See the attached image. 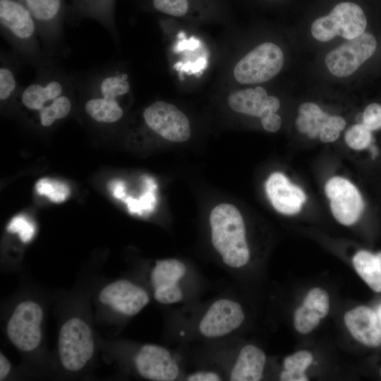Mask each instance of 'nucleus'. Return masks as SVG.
Masks as SVG:
<instances>
[{
    "label": "nucleus",
    "mask_w": 381,
    "mask_h": 381,
    "mask_svg": "<svg viewBox=\"0 0 381 381\" xmlns=\"http://www.w3.org/2000/svg\"><path fill=\"white\" fill-rule=\"evenodd\" d=\"M244 318L239 303L229 299H219L210 306L200 322L199 329L206 337H219L237 329Z\"/></svg>",
    "instance_id": "nucleus-14"
},
{
    "label": "nucleus",
    "mask_w": 381,
    "mask_h": 381,
    "mask_svg": "<svg viewBox=\"0 0 381 381\" xmlns=\"http://www.w3.org/2000/svg\"><path fill=\"white\" fill-rule=\"evenodd\" d=\"M0 28L12 52L23 64L37 68L56 61L44 54L35 21L23 0H0Z\"/></svg>",
    "instance_id": "nucleus-3"
},
{
    "label": "nucleus",
    "mask_w": 381,
    "mask_h": 381,
    "mask_svg": "<svg viewBox=\"0 0 381 381\" xmlns=\"http://www.w3.org/2000/svg\"><path fill=\"white\" fill-rule=\"evenodd\" d=\"M74 74L78 95L83 98V109L90 119L100 124H112L123 117L121 101L131 91L126 73L109 64Z\"/></svg>",
    "instance_id": "nucleus-2"
},
{
    "label": "nucleus",
    "mask_w": 381,
    "mask_h": 381,
    "mask_svg": "<svg viewBox=\"0 0 381 381\" xmlns=\"http://www.w3.org/2000/svg\"><path fill=\"white\" fill-rule=\"evenodd\" d=\"M363 124L371 131L381 128L380 104L372 103L365 107L363 114Z\"/></svg>",
    "instance_id": "nucleus-31"
},
{
    "label": "nucleus",
    "mask_w": 381,
    "mask_h": 381,
    "mask_svg": "<svg viewBox=\"0 0 381 381\" xmlns=\"http://www.w3.org/2000/svg\"><path fill=\"white\" fill-rule=\"evenodd\" d=\"M345 325L360 343L371 347L381 344V327L376 313L370 308L358 306L344 315Z\"/></svg>",
    "instance_id": "nucleus-21"
},
{
    "label": "nucleus",
    "mask_w": 381,
    "mask_h": 381,
    "mask_svg": "<svg viewBox=\"0 0 381 381\" xmlns=\"http://www.w3.org/2000/svg\"><path fill=\"white\" fill-rule=\"evenodd\" d=\"M380 320H381V310H380Z\"/></svg>",
    "instance_id": "nucleus-36"
},
{
    "label": "nucleus",
    "mask_w": 381,
    "mask_h": 381,
    "mask_svg": "<svg viewBox=\"0 0 381 381\" xmlns=\"http://www.w3.org/2000/svg\"><path fill=\"white\" fill-rule=\"evenodd\" d=\"M328 305L320 297L306 296L294 318L296 329L301 334H308L315 329L329 312Z\"/></svg>",
    "instance_id": "nucleus-24"
},
{
    "label": "nucleus",
    "mask_w": 381,
    "mask_h": 381,
    "mask_svg": "<svg viewBox=\"0 0 381 381\" xmlns=\"http://www.w3.org/2000/svg\"><path fill=\"white\" fill-rule=\"evenodd\" d=\"M139 374L155 381H172L179 375V366L169 351L157 345L146 344L135 358Z\"/></svg>",
    "instance_id": "nucleus-16"
},
{
    "label": "nucleus",
    "mask_w": 381,
    "mask_h": 381,
    "mask_svg": "<svg viewBox=\"0 0 381 381\" xmlns=\"http://www.w3.org/2000/svg\"><path fill=\"white\" fill-rule=\"evenodd\" d=\"M284 64V54L279 46L272 42L262 43L235 66V79L241 84L266 82L281 71Z\"/></svg>",
    "instance_id": "nucleus-8"
},
{
    "label": "nucleus",
    "mask_w": 381,
    "mask_h": 381,
    "mask_svg": "<svg viewBox=\"0 0 381 381\" xmlns=\"http://www.w3.org/2000/svg\"><path fill=\"white\" fill-rule=\"evenodd\" d=\"M143 116L149 128L168 140L182 143L190 137L189 120L172 104L157 101L145 109Z\"/></svg>",
    "instance_id": "nucleus-11"
},
{
    "label": "nucleus",
    "mask_w": 381,
    "mask_h": 381,
    "mask_svg": "<svg viewBox=\"0 0 381 381\" xmlns=\"http://www.w3.org/2000/svg\"><path fill=\"white\" fill-rule=\"evenodd\" d=\"M298 114L296 119L297 130L311 139L319 137L323 143L336 140L346 126L342 117L330 116L313 102L301 104Z\"/></svg>",
    "instance_id": "nucleus-13"
},
{
    "label": "nucleus",
    "mask_w": 381,
    "mask_h": 381,
    "mask_svg": "<svg viewBox=\"0 0 381 381\" xmlns=\"http://www.w3.org/2000/svg\"><path fill=\"white\" fill-rule=\"evenodd\" d=\"M42 319L43 311L37 303L31 301L19 303L7 325V334L11 343L24 351L36 349L42 339Z\"/></svg>",
    "instance_id": "nucleus-9"
},
{
    "label": "nucleus",
    "mask_w": 381,
    "mask_h": 381,
    "mask_svg": "<svg viewBox=\"0 0 381 381\" xmlns=\"http://www.w3.org/2000/svg\"><path fill=\"white\" fill-rule=\"evenodd\" d=\"M366 17L363 9L353 2H341L331 12L315 20L311 33L315 39L327 42L339 35L346 40L353 39L365 32Z\"/></svg>",
    "instance_id": "nucleus-6"
},
{
    "label": "nucleus",
    "mask_w": 381,
    "mask_h": 381,
    "mask_svg": "<svg viewBox=\"0 0 381 381\" xmlns=\"http://www.w3.org/2000/svg\"><path fill=\"white\" fill-rule=\"evenodd\" d=\"M313 361L312 354L305 350L299 351L285 358L284 370L280 375L282 381H308L305 370Z\"/></svg>",
    "instance_id": "nucleus-26"
},
{
    "label": "nucleus",
    "mask_w": 381,
    "mask_h": 381,
    "mask_svg": "<svg viewBox=\"0 0 381 381\" xmlns=\"http://www.w3.org/2000/svg\"><path fill=\"white\" fill-rule=\"evenodd\" d=\"M188 381H219L221 377L214 372L200 371L188 376Z\"/></svg>",
    "instance_id": "nucleus-33"
},
{
    "label": "nucleus",
    "mask_w": 381,
    "mask_h": 381,
    "mask_svg": "<svg viewBox=\"0 0 381 381\" xmlns=\"http://www.w3.org/2000/svg\"><path fill=\"white\" fill-rule=\"evenodd\" d=\"M265 188L273 207L283 214H297L306 200L303 191L280 172L272 173L267 179Z\"/></svg>",
    "instance_id": "nucleus-18"
},
{
    "label": "nucleus",
    "mask_w": 381,
    "mask_h": 381,
    "mask_svg": "<svg viewBox=\"0 0 381 381\" xmlns=\"http://www.w3.org/2000/svg\"><path fill=\"white\" fill-rule=\"evenodd\" d=\"M228 104L236 112L260 117L261 120L276 113L280 107L279 99L269 96L262 87L233 92L228 97Z\"/></svg>",
    "instance_id": "nucleus-19"
},
{
    "label": "nucleus",
    "mask_w": 381,
    "mask_h": 381,
    "mask_svg": "<svg viewBox=\"0 0 381 381\" xmlns=\"http://www.w3.org/2000/svg\"><path fill=\"white\" fill-rule=\"evenodd\" d=\"M265 362V354L260 349L252 344L246 345L239 352L230 380L258 381L262 378Z\"/></svg>",
    "instance_id": "nucleus-22"
},
{
    "label": "nucleus",
    "mask_w": 381,
    "mask_h": 381,
    "mask_svg": "<svg viewBox=\"0 0 381 381\" xmlns=\"http://www.w3.org/2000/svg\"><path fill=\"white\" fill-rule=\"evenodd\" d=\"M186 269L176 259L158 260L151 272V283L155 298L163 304H171L182 299L183 294L178 284Z\"/></svg>",
    "instance_id": "nucleus-17"
},
{
    "label": "nucleus",
    "mask_w": 381,
    "mask_h": 381,
    "mask_svg": "<svg viewBox=\"0 0 381 381\" xmlns=\"http://www.w3.org/2000/svg\"><path fill=\"white\" fill-rule=\"evenodd\" d=\"M353 264L370 288L375 292H381V267L376 255L360 250L353 256Z\"/></svg>",
    "instance_id": "nucleus-25"
},
{
    "label": "nucleus",
    "mask_w": 381,
    "mask_h": 381,
    "mask_svg": "<svg viewBox=\"0 0 381 381\" xmlns=\"http://www.w3.org/2000/svg\"><path fill=\"white\" fill-rule=\"evenodd\" d=\"M344 140L351 149L356 150L365 149L372 141L371 131L363 123L353 125L346 131Z\"/></svg>",
    "instance_id": "nucleus-28"
},
{
    "label": "nucleus",
    "mask_w": 381,
    "mask_h": 381,
    "mask_svg": "<svg viewBox=\"0 0 381 381\" xmlns=\"http://www.w3.org/2000/svg\"><path fill=\"white\" fill-rule=\"evenodd\" d=\"M325 190L330 200L332 213L340 224L349 226L358 221L364 202L353 184L343 177L334 176L327 182Z\"/></svg>",
    "instance_id": "nucleus-12"
},
{
    "label": "nucleus",
    "mask_w": 381,
    "mask_h": 381,
    "mask_svg": "<svg viewBox=\"0 0 381 381\" xmlns=\"http://www.w3.org/2000/svg\"><path fill=\"white\" fill-rule=\"evenodd\" d=\"M37 192L45 195L54 202H64L70 194V190L64 183L51 179H42L36 183Z\"/></svg>",
    "instance_id": "nucleus-27"
},
{
    "label": "nucleus",
    "mask_w": 381,
    "mask_h": 381,
    "mask_svg": "<svg viewBox=\"0 0 381 381\" xmlns=\"http://www.w3.org/2000/svg\"><path fill=\"white\" fill-rule=\"evenodd\" d=\"M0 64V100L4 104L17 99L23 87L18 80V72L23 63L13 52H3Z\"/></svg>",
    "instance_id": "nucleus-23"
},
{
    "label": "nucleus",
    "mask_w": 381,
    "mask_h": 381,
    "mask_svg": "<svg viewBox=\"0 0 381 381\" xmlns=\"http://www.w3.org/2000/svg\"><path fill=\"white\" fill-rule=\"evenodd\" d=\"M77 95L74 73L54 61L37 68L35 80L23 87L17 99L26 110L37 114L42 127L48 128L70 114Z\"/></svg>",
    "instance_id": "nucleus-1"
},
{
    "label": "nucleus",
    "mask_w": 381,
    "mask_h": 381,
    "mask_svg": "<svg viewBox=\"0 0 381 381\" xmlns=\"http://www.w3.org/2000/svg\"><path fill=\"white\" fill-rule=\"evenodd\" d=\"M380 376H381V370H380Z\"/></svg>",
    "instance_id": "nucleus-37"
},
{
    "label": "nucleus",
    "mask_w": 381,
    "mask_h": 381,
    "mask_svg": "<svg viewBox=\"0 0 381 381\" xmlns=\"http://www.w3.org/2000/svg\"><path fill=\"white\" fill-rule=\"evenodd\" d=\"M59 353L64 368L69 371L83 368L94 353L90 327L79 318L67 320L59 334Z\"/></svg>",
    "instance_id": "nucleus-7"
},
{
    "label": "nucleus",
    "mask_w": 381,
    "mask_h": 381,
    "mask_svg": "<svg viewBox=\"0 0 381 381\" xmlns=\"http://www.w3.org/2000/svg\"><path fill=\"white\" fill-rule=\"evenodd\" d=\"M31 13L45 56L59 61L69 53L65 42L64 23L68 4L64 0H23Z\"/></svg>",
    "instance_id": "nucleus-5"
},
{
    "label": "nucleus",
    "mask_w": 381,
    "mask_h": 381,
    "mask_svg": "<svg viewBox=\"0 0 381 381\" xmlns=\"http://www.w3.org/2000/svg\"><path fill=\"white\" fill-rule=\"evenodd\" d=\"M101 303L125 315L138 313L149 302V296L142 288L121 279L104 287L99 293Z\"/></svg>",
    "instance_id": "nucleus-15"
},
{
    "label": "nucleus",
    "mask_w": 381,
    "mask_h": 381,
    "mask_svg": "<svg viewBox=\"0 0 381 381\" xmlns=\"http://www.w3.org/2000/svg\"><path fill=\"white\" fill-rule=\"evenodd\" d=\"M11 369V365L7 358L2 354L0 353V380H3Z\"/></svg>",
    "instance_id": "nucleus-34"
},
{
    "label": "nucleus",
    "mask_w": 381,
    "mask_h": 381,
    "mask_svg": "<svg viewBox=\"0 0 381 381\" xmlns=\"http://www.w3.org/2000/svg\"><path fill=\"white\" fill-rule=\"evenodd\" d=\"M10 232H18L20 239L23 242H27L31 239L35 232L33 224L28 222L23 216L14 217L8 226Z\"/></svg>",
    "instance_id": "nucleus-30"
},
{
    "label": "nucleus",
    "mask_w": 381,
    "mask_h": 381,
    "mask_svg": "<svg viewBox=\"0 0 381 381\" xmlns=\"http://www.w3.org/2000/svg\"><path fill=\"white\" fill-rule=\"evenodd\" d=\"M114 4L115 0H71L68 4L66 22L69 25H77L83 20L91 18L116 37Z\"/></svg>",
    "instance_id": "nucleus-20"
},
{
    "label": "nucleus",
    "mask_w": 381,
    "mask_h": 381,
    "mask_svg": "<svg viewBox=\"0 0 381 381\" xmlns=\"http://www.w3.org/2000/svg\"><path fill=\"white\" fill-rule=\"evenodd\" d=\"M376 47L375 37L364 32L329 52L325 57V64L334 75L349 76L373 55Z\"/></svg>",
    "instance_id": "nucleus-10"
},
{
    "label": "nucleus",
    "mask_w": 381,
    "mask_h": 381,
    "mask_svg": "<svg viewBox=\"0 0 381 381\" xmlns=\"http://www.w3.org/2000/svg\"><path fill=\"white\" fill-rule=\"evenodd\" d=\"M377 259H378V261H379V263L380 265V267H381V253H379L376 255Z\"/></svg>",
    "instance_id": "nucleus-35"
},
{
    "label": "nucleus",
    "mask_w": 381,
    "mask_h": 381,
    "mask_svg": "<svg viewBox=\"0 0 381 381\" xmlns=\"http://www.w3.org/2000/svg\"><path fill=\"white\" fill-rule=\"evenodd\" d=\"M153 8L161 13L181 17L188 10V0H152Z\"/></svg>",
    "instance_id": "nucleus-29"
},
{
    "label": "nucleus",
    "mask_w": 381,
    "mask_h": 381,
    "mask_svg": "<svg viewBox=\"0 0 381 381\" xmlns=\"http://www.w3.org/2000/svg\"><path fill=\"white\" fill-rule=\"evenodd\" d=\"M263 128L270 133H274L279 131L282 125L281 117L276 113L261 120Z\"/></svg>",
    "instance_id": "nucleus-32"
},
{
    "label": "nucleus",
    "mask_w": 381,
    "mask_h": 381,
    "mask_svg": "<svg viewBox=\"0 0 381 381\" xmlns=\"http://www.w3.org/2000/svg\"><path fill=\"white\" fill-rule=\"evenodd\" d=\"M210 224L212 245L224 262L234 268L245 265L249 260L250 250L239 210L231 204H219L212 210Z\"/></svg>",
    "instance_id": "nucleus-4"
}]
</instances>
